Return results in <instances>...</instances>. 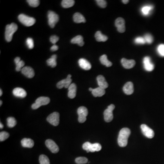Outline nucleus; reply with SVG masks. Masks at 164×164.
<instances>
[{"instance_id": "1", "label": "nucleus", "mask_w": 164, "mask_h": 164, "mask_svg": "<svg viewBox=\"0 0 164 164\" xmlns=\"http://www.w3.org/2000/svg\"><path fill=\"white\" fill-rule=\"evenodd\" d=\"M130 134V130L127 128H124L121 129L118 138V143L119 146L124 147L127 146L128 140Z\"/></svg>"}, {"instance_id": "2", "label": "nucleus", "mask_w": 164, "mask_h": 164, "mask_svg": "<svg viewBox=\"0 0 164 164\" xmlns=\"http://www.w3.org/2000/svg\"><path fill=\"white\" fill-rule=\"evenodd\" d=\"M18 26L15 23L8 24L6 27L5 39L8 42H10L12 39L13 35L17 31Z\"/></svg>"}, {"instance_id": "3", "label": "nucleus", "mask_w": 164, "mask_h": 164, "mask_svg": "<svg viewBox=\"0 0 164 164\" xmlns=\"http://www.w3.org/2000/svg\"><path fill=\"white\" fill-rule=\"evenodd\" d=\"M83 148L84 150H86L87 152H99L101 149L102 146L99 143L91 144L90 142H86L84 143L83 145Z\"/></svg>"}, {"instance_id": "4", "label": "nucleus", "mask_w": 164, "mask_h": 164, "mask_svg": "<svg viewBox=\"0 0 164 164\" xmlns=\"http://www.w3.org/2000/svg\"><path fill=\"white\" fill-rule=\"evenodd\" d=\"M18 20L22 24L27 27H31L36 22V20L33 17H30L27 15L21 14L18 16Z\"/></svg>"}, {"instance_id": "5", "label": "nucleus", "mask_w": 164, "mask_h": 164, "mask_svg": "<svg viewBox=\"0 0 164 164\" xmlns=\"http://www.w3.org/2000/svg\"><path fill=\"white\" fill-rule=\"evenodd\" d=\"M50 98L46 97H40L37 99L34 104L32 105L33 109H37L42 105H46L50 103Z\"/></svg>"}, {"instance_id": "6", "label": "nucleus", "mask_w": 164, "mask_h": 164, "mask_svg": "<svg viewBox=\"0 0 164 164\" xmlns=\"http://www.w3.org/2000/svg\"><path fill=\"white\" fill-rule=\"evenodd\" d=\"M48 22L51 28H54L59 21V16L53 11H49L48 13Z\"/></svg>"}, {"instance_id": "7", "label": "nucleus", "mask_w": 164, "mask_h": 164, "mask_svg": "<svg viewBox=\"0 0 164 164\" xmlns=\"http://www.w3.org/2000/svg\"><path fill=\"white\" fill-rule=\"evenodd\" d=\"M78 120L80 123H83L86 121L88 110L86 107L84 106L80 107L78 109Z\"/></svg>"}, {"instance_id": "8", "label": "nucleus", "mask_w": 164, "mask_h": 164, "mask_svg": "<svg viewBox=\"0 0 164 164\" xmlns=\"http://www.w3.org/2000/svg\"><path fill=\"white\" fill-rule=\"evenodd\" d=\"M115 108V106L113 104H111L108 106L107 109L104 112V119L106 122H110L113 119V111Z\"/></svg>"}, {"instance_id": "9", "label": "nucleus", "mask_w": 164, "mask_h": 164, "mask_svg": "<svg viewBox=\"0 0 164 164\" xmlns=\"http://www.w3.org/2000/svg\"><path fill=\"white\" fill-rule=\"evenodd\" d=\"M60 113L57 112L50 114L47 117V120L49 123L53 126H57L60 123Z\"/></svg>"}, {"instance_id": "10", "label": "nucleus", "mask_w": 164, "mask_h": 164, "mask_svg": "<svg viewBox=\"0 0 164 164\" xmlns=\"http://www.w3.org/2000/svg\"><path fill=\"white\" fill-rule=\"evenodd\" d=\"M141 129L144 136L149 139H152L155 136L153 130L146 125L143 124L140 126Z\"/></svg>"}, {"instance_id": "11", "label": "nucleus", "mask_w": 164, "mask_h": 164, "mask_svg": "<svg viewBox=\"0 0 164 164\" xmlns=\"http://www.w3.org/2000/svg\"><path fill=\"white\" fill-rule=\"evenodd\" d=\"M71 77H72L71 75L69 74L66 79L62 80L61 81L59 82L57 84V88L60 89H61L64 87L65 88H69L70 85L71 84V82H72V80L71 79Z\"/></svg>"}, {"instance_id": "12", "label": "nucleus", "mask_w": 164, "mask_h": 164, "mask_svg": "<svg viewBox=\"0 0 164 164\" xmlns=\"http://www.w3.org/2000/svg\"><path fill=\"white\" fill-rule=\"evenodd\" d=\"M46 145L53 153H57L59 152V147L54 141L48 139L46 141Z\"/></svg>"}, {"instance_id": "13", "label": "nucleus", "mask_w": 164, "mask_h": 164, "mask_svg": "<svg viewBox=\"0 0 164 164\" xmlns=\"http://www.w3.org/2000/svg\"><path fill=\"white\" fill-rule=\"evenodd\" d=\"M115 25L116 27L118 32L120 33H123L125 32V21L122 17H119L116 20Z\"/></svg>"}, {"instance_id": "14", "label": "nucleus", "mask_w": 164, "mask_h": 164, "mask_svg": "<svg viewBox=\"0 0 164 164\" xmlns=\"http://www.w3.org/2000/svg\"><path fill=\"white\" fill-rule=\"evenodd\" d=\"M22 74L28 78H33L35 75L34 70L31 67L26 66L22 68L21 70Z\"/></svg>"}, {"instance_id": "15", "label": "nucleus", "mask_w": 164, "mask_h": 164, "mask_svg": "<svg viewBox=\"0 0 164 164\" xmlns=\"http://www.w3.org/2000/svg\"><path fill=\"white\" fill-rule=\"evenodd\" d=\"M144 68L147 71H152L154 69V65L150 61V58L149 57H145L143 60Z\"/></svg>"}, {"instance_id": "16", "label": "nucleus", "mask_w": 164, "mask_h": 164, "mask_svg": "<svg viewBox=\"0 0 164 164\" xmlns=\"http://www.w3.org/2000/svg\"><path fill=\"white\" fill-rule=\"evenodd\" d=\"M13 94L15 97L24 98L27 96L26 91L22 88H16L13 90Z\"/></svg>"}, {"instance_id": "17", "label": "nucleus", "mask_w": 164, "mask_h": 164, "mask_svg": "<svg viewBox=\"0 0 164 164\" xmlns=\"http://www.w3.org/2000/svg\"><path fill=\"white\" fill-rule=\"evenodd\" d=\"M123 91L127 95L132 94L134 91L133 84L131 82H128L126 83L123 87Z\"/></svg>"}, {"instance_id": "18", "label": "nucleus", "mask_w": 164, "mask_h": 164, "mask_svg": "<svg viewBox=\"0 0 164 164\" xmlns=\"http://www.w3.org/2000/svg\"><path fill=\"white\" fill-rule=\"evenodd\" d=\"M121 64L125 69H130L134 67L136 65V62L134 60H127L124 58L121 60Z\"/></svg>"}, {"instance_id": "19", "label": "nucleus", "mask_w": 164, "mask_h": 164, "mask_svg": "<svg viewBox=\"0 0 164 164\" xmlns=\"http://www.w3.org/2000/svg\"><path fill=\"white\" fill-rule=\"evenodd\" d=\"M97 80L98 84L100 88H102L103 89H105L109 86L108 83L105 80V78L102 75H98L97 77Z\"/></svg>"}, {"instance_id": "20", "label": "nucleus", "mask_w": 164, "mask_h": 164, "mask_svg": "<svg viewBox=\"0 0 164 164\" xmlns=\"http://www.w3.org/2000/svg\"><path fill=\"white\" fill-rule=\"evenodd\" d=\"M78 64L80 67L84 70H89L91 69V65L89 62L84 58H81L78 60Z\"/></svg>"}, {"instance_id": "21", "label": "nucleus", "mask_w": 164, "mask_h": 164, "mask_svg": "<svg viewBox=\"0 0 164 164\" xmlns=\"http://www.w3.org/2000/svg\"><path fill=\"white\" fill-rule=\"evenodd\" d=\"M68 97L70 98H73L76 95L77 86L74 83H72L69 87Z\"/></svg>"}, {"instance_id": "22", "label": "nucleus", "mask_w": 164, "mask_h": 164, "mask_svg": "<svg viewBox=\"0 0 164 164\" xmlns=\"http://www.w3.org/2000/svg\"><path fill=\"white\" fill-rule=\"evenodd\" d=\"M21 144L23 147L31 148L34 146V142L32 139L24 138L21 140Z\"/></svg>"}, {"instance_id": "23", "label": "nucleus", "mask_w": 164, "mask_h": 164, "mask_svg": "<svg viewBox=\"0 0 164 164\" xmlns=\"http://www.w3.org/2000/svg\"><path fill=\"white\" fill-rule=\"evenodd\" d=\"M73 18L74 22L77 24H80L82 22L85 23L86 21V19L84 16L79 12L75 13L73 15Z\"/></svg>"}, {"instance_id": "24", "label": "nucleus", "mask_w": 164, "mask_h": 164, "mask_svg": "<svg viewBox=\"0 0 164 164\" xmlns=\"http://www.w3.org/2000/svg\"><path fill=\"white\" fill-rule=\"evenodd\" d=\"M71 42L72 44H78V45L82 47L84 44V38L81 35H78L73 37L71 40Z\"/></svg>"}, {"instance_id": "25", "label": "nucleus", "mask_w": 164, "mask_h": 164, "mask_svg": "<svg viewBox=\"0 0 164 164\" xmlns=\"http://www.w3.org/2000/svg\"><path fill=\"white\" fill-rule=\"evenodd\" d=\"M92 93L93 96L95 97H102L104 95L105 93V91L104 89H103L102 88L98 87L93 89L92 92Z\"/></svg>"}, {"instance_id": "26", "label": "nucleus", "mask_w": 164, "mask_h": 164, "mask_svg": "<svg viewBox=\"0 0 164 164\" xmlns=\"http://www.w3.org/2000/svg\"><path fill=\"white\" fill-rule=\"evenodd\" d=\"M16 65V70L17 72H19L21 70L23 67L24 66L25 63L23 61L21 60L20 57H17L14 60Z\"/></svg>"}, {"instance_id": "27", "label": "nucleus", "mask_w": 164, "mask_h": 164, "mask_svg": "<svg viewBox=\"0 0 164 164\" xmlns=\"http://www.w3.org/2000/svg\"><path fill=\"white\" fill-rule=\"evenodd\" d=\"M95 37L97 41L98 42H104L106 41L108 39L107 36L102 34L101 32L100 31H97L96 33L95 34Z\"/></svg>"}, {"instance_id": "28", "label": "nucleus", "mask_w": 164, "mask_h": 164, "mask_svg": "<svg viewBox=\"0 0 164 164\" xmlns=\"http://www.w3.org/2000/svg\"><path fill=\"white\" fill-rule=\"evenodd\" d=\"M100 61L102 64L106 66L107 67H111L113 64L112 63L107 59V55H105V54L100 57Z\"/></svg>"}, {"instance_id": "29", "label": "nucleus", "mask_w": 164, "mask_h": 164, "mask_svg": "<svg viewBox=\"0 0 164 164\" xmlns=\"http://www.w3.org/2000/svg\"><path fill=\"white\" fill-rule=\"evenodd\" d=\"M57 57L56 55H53L51 58L47 60V63L48 65L50 66L52 68H55L57 66Z\"/></svg>"}, {"instance_id": "30", "label": "nucleus", "mask_w": 164, "mask_h": 164, "mask_svg": "<svg viewBox=\"0 0 164 164\" xmlns=\"http://www.w3.org/2000/svg\"><path fill=\"white\" fill-rule=\"evenodd\" d=\"M74 4H75V1L73 0H63L61 3L62 6L65 8L72 7L74 5Z\"/></svg>"}, {"instance_id": "31", "label": "nucleus", "mask_w": 164, "mask_h": 164, "mask_svg": "<svg viewBox=\"0 0 164 164\" xmlns=\"http://www.w3.org/2000/svg\"><path fill=\"white\" fill-rule=\"evenodd\" d=\"M7 125L9 128H13L17 125V121L14 117L8 118L7 119Z\"/></svg>"}, {"instance_id": "32", "label": "nucleus", "mask_w": 164, "mask_h": 164, "mask_svg": "<svg viewBox=\"0 0 164 164\" xmlns=\"http://www.w3.org/2000/svg\"><path fill=\"white\" fill-rule=\"evenodd\" d=\"M40 164H50V161L45 155H42L39 157Z\"/></svg>"}, {"instance_id": "33", "label": "nucleus", "mask_w": 164, "mask_h": 164, "mask_svg": "<svg viewBox=\"0 0 164 164\" xmlns=\"http://www.w3.org/2000/svg\"><path fill=\"white\" fill-rule=\"evenodd\" d=\"M153 9V6H143L141 9V12L142 14L145 16H147L149 14V12Z\"/></svg>"}, {"instance_id": "34", "label": "nucleus", "mask_w": 164, "mask_h": 164, "mask_svg": "<svg viewBox=\"0 0 164 164\" xmlns=\"http://www.w3.org/2000/svg\"><path fill=\"white\" fill-rule=\"evenodd\" d=\"M88 161V159L84 157H79L75 159V162L78 164H86Z\"/></svg>"}, {"instance_id": "35", "label": "nucleus", "mask_w": 164, "mask_h": 164, "mask_svg": "<svg viewBox=\"0 0 164 164\" xmlns=\"http://www.w3.org/2000/svg\"><path fill=\"white\" fill-rule=\"evenodd\" d=\"M27 2L30 6L33 8L37 7L40 4V1L39 0H28Z\"/></svg>"}, {"instance_id": "36", "label": "nucleus", "mask_w": 164, "mask_h": 164, "mask_svg": "<svg viewBox=\"0 0 164 164\" xmlns=\"http://www.w3.org/2000/svg\"><path fill=\"white\" fill-rule=\"evenodd\" d=\"M9 137V134L8 133L6 132L5 131H2L0 133V141L2 142L3 141L5 140Z\"/></svg>"}, {"instance_id": "37", "label": "nucleus", "mask_w": 164, "mask_h": 164, "mask_svg": "<svg viewBox=\"0 0 164 164\" xmlns=\"http://www.w3.org/2000/svg\"><path fill=\"white\" fill-rule=\"evenodd\" d=\"M144 39L145 40V42L147 44H152L153 41V37L152 35L149 34H147L144 36Z\"/></svg>"}, {"instance_id": "38", "label": "nucleus", "mask_w": 164, "mask_h": 164, "mask_svg": "<svg viewBox=\"0 0 164 164\" xmlns=\"http://www.w3.org/2000/svg\"><path fill=\"white\" fill-rule=\"evenodd\" d=\"M26 44L29 49H32L34 48V42L32 38H28L26 40Z\"/></svg>"}, {"instance_id": "39", "label": "nucleus", "mask_w": 164, "mask_h": 164, "mask_svg": "<svg viewBox=\"0 0 164 164\" xmlns=\"http://www.w3.org/2000/svg\"><path fill=\"white\" fill-rule=\"evenodd\" d=\"M134 42L138 44H145V41L144 37H138L134 40Z\"/></svg>"}, {"instance_id": "40", "label": "nucleus", "mask_w": 164, "mask_h": 164, "mask_svg": "<svg viewBox=\"0 0 164 164\" xmlns=\"http://www.w3.org/2000/svg\"><path fill=\"white\" fill-rule=\"evenodd\" d=\"M157 51L161 56L164 57V44H160L158 46Z\"/></svg>"}, {"instance_id": "41", "label": "nucleus", "mask_w": 164, "mask_h": 164, "mask_svg": "<svg viewBox=\"0 0 164 164\" xmlns=\"http://www.w3.org/2000/svg\"><path fill=\"white\" fill-rule=\"evenodd\" d=\"M98 6L102 8H105L107 6V2L104 0H97L96 1Z\"/></svg>"}, {"instance_id": "42", "label": "nucleus", "mask_w": 164, "mask_h": 164, "mask_svg": "<svg viewBox=\"0 0 164 164\" xmlns=\"http://www.w3.org/2000/svg\"><path fill=\"white\" fill-rule=\"evenodd\" d=\"M59 40V37L56 35L51 36L50 38V41L52 44L55 45V44Z\"/></svg>"}, {"instance_id": "43", "label": "nucleus", "mask_w": 164, "mask_h": 164, "mask_svg": "<svg viewBox=\"0 0 164 164\" xmlns=\"http://www.w3.org/2000/svg\"><path fill=\"white\" fill-rule=\"evenodd\" d=\"M51 50L52 51H56L58 50V47L57 45H53L51 48Z\"/></svg>"}, {"instance_id": "44", "label": "nucleus", "mask_w": 164, "mask_h": 164, "mask_svg": "<svg viewBox=\"0 0 164 164\" xmlns=\"http://www.w3.org/2000/svg\"><path fill=\"white\" fill-rule=\"evenodd\" d=\"M122 2L124 3V4H127V3H128V2H129V0H123L122 1Z\"/></svg>"}, {"instance_id": "45", "label": "nucleus", "mask_w": 164, "mask_h": 164, "mask_svg": "<svg viewBox=\"0 0 164 164\" xmlns=\"http://www.w3.org/2000/svg\"><path fill=\"white\" fill-rule=\"evenodd\" d=\"M0 128L1 129H2L3 128V125H2V123H1V124H0Z\"/></svg>"}, {"instance_id": "46", "label": "nucleus", "mask_w": 164, "mask_h": 164, "mask_svg": "<svg viewBox=\"0 0 164 164\" xmlns=\"http://www.w3.org/2000/svg\"><path fill=\"white\" fill-rule=\"evenodd\" d=\"M2 90H1V89H0V96H2Z\"/></svg>"}, {"instance_id": "47", "label": "nucleus", "mask_w": 164, "mask_h": 164, "mask_svg": "<svg viewBox=\"0 0 164 164\" xmlns=\"http://www.w3.org/2000/svg\"><path fill=\"white\" fill-rule=\"evenodd\" d=\"M93 89H92V88H89V91H91V92H92L93 90Z\"/></svg>"}, {"instance_id": "48", "label": "nucleus", "mask_w": 164, "mask_h": 164, "mask_svg": "<svg viewBox=\"0 0 164 164\" xmlns=\"http://www.w3.org/2000/svg\"><path fill=\"white\" fill-rule=\"evenodd\" d=\"M0 102H1V104H0V106H1V105H2V101L1 100L0 101Z\"/></svg>"}]
</instances>
